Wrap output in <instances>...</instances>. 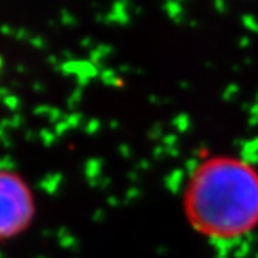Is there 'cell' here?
<instances>
[{"mask_svg": "<svg viewBox=\"0 0 258 258\" xmlns=\"http://www.w3.org/2000/svg\"><path fill=\"white\" fill-rule=\"evenodd\" d=\"M183 210L198 233L233 241L258 227V170L235 155H213L191 171Z\"/></svg>", "mask_w": 258, "mask_h": 258, "instance_id": "6da1fadb", "label": "cell"}, {"mask_svg": "<svg viewBox=\"0 0 258 258\" xmlns=\"http://www.w3.org/2000/svg\"><path fill=\"white\" fill-rule=\"evenodd\" d=\"M34 211V198L26 181L0 167V241L21 235L31 224Z\"/></svg>", "mask_w": 258, "mask_h": 258, "instance_id": "7a4b0ae2", "label": "cell"}]
</instances>
